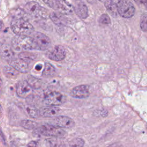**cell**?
I'll return each instance as SVG.
<instances>
[{"instance_id": "31", "label": "cell", "mask_w": 147, "mask_h": 147, "mask_svg": "<svg viewBox=\"0 0 147 147\" xmlns=\"http://www.w3.org/2000/svg\"><path fill=\"white\" fill-rule=\"evenodd\" d=\"M107 114H108V112L106 110H101L100 111V115L103 117H106L107 115Z\"/></svg>"}, {"instance_id": "25", "label": "cell", "mask_w": 147, "mask_h": 147, "mask_svg": "<svg viewBox=\"0 0 147 147\" xmlns=\"http://www.w3.org/2000/svg\"><path fill=\"white\" fill-rule=\"evenodd\" d=\"M84 144V140L79 137L74 138L69 142V147H83Z\"/></svg>"}, {"instance_id": "22", "label": "cell", "mask_w": 147, "mask_h": 147, "mask_svg": "<svg viewBox=\"0 0 147 147\" xmlns=\"http://www.w3.org/2000/svg\"><path fill=\"white\" fill-rule=\"evenodd\" d=\"M55 72L56 69L53 65L49 63H45L42 75L44 76H51L53 75Z\"/></svg>"}, {"instance_id": "5", "label": "cell", "mask_w": 147, "mask_h": 147, "mask_svg": "<svg viewBox=\"0 0 147 147\" xmlns=\"http://www.w3.org/2000/svg\"><path fill=\"white\" fill-rule=\"evenodd\" d=\"M117 5L118 14L122 17L128 18L135 14V7L132 3L128 0H119Z\"/></svg>"}, {"instance_id": "21", "label": "cell", "mask_w": 147, "mask_h": 147, "mask_svg": "<svg viewBox=\"0 0 147 147\" xmlns=\"http://www.w3.org/2000/svg\"><path fill=\"white\" fill-rule=\"evenodd\" d=\"M3 71L5 76L9 78H14L17 77L19 74V72H18L10 65L5 66L3 68Z\"/></svg>"}, {"instance_id": "34", "label": "cell", "mask_w": 147, "mask_h": 147, "mask_svg": "<svg viewBox=\"0 0 147 147\" xmlns=\"http://www.w3.org/2000/svg\"><path fill=\"white\" fill-rule=\"evenodd\" d=\"M107 147H119V146L117 145V144H111V145H109V146H107Z\"/></svg>"}, {"instance_id": "4", "label": "cell", "mask_w": 147, "mask_h": 147, "mask_svg": "<svg viewBox=\"0 0 147 147\" xmlns=\"http://www.w3.org/2000/svg\"><path fill=\"white\" fill-rule=\"evenodd\" d=\"M23 10L25 14L33 18H43L47 15V11H45L46 10L35 1L28 2L25 5Z\"/></svg>"}, {"instance_id": "39", "label": "cell", "mask_w": 147, "mask_h": 147, "mask_svg": "<svg viewBox=\"0 0 147 147\" xmlns=\"http://www.w3.org/2000/svg\"><path fill=\"white\" fill-rule=\"evenodd\" d=\"M111 1H113V0H111Z\"/></svg>"}, {"instance_id": "15", "label": "cell", "mask_w": 147, "mask_h": 147, "mask_svg": "<svg viewBox=\"0 0 147 147\" xmlns=\"http://www.w3.org/2000/svg\"><path fill=\"white\" fill-rule=\"evenodd\" d=\"M0 55L2 59L9 63L14 59V53L12 48L7 44H3L0 48Z\"/></svg>"}, {"instance_id": "33", "label": "cell", "mask_w": 147, "mask_h": 147, "mask_svg": "<svg viewBox=\"0 0 147 147\" xmlns=\"http://www.w3.org/2000/svg\"><path fill=\"white\" fill-rule=\"evenodd\" d=\"M86 1L90 3H94L96 2V0H86Z\"/></svg>"}, {"instance_id": "8", "label": "cell", "mask_w": 147, "mask_h": 147, "mask_svg": "<svg viewBox=\"0 0 147 147\" xmlns=\"http://www.w3.org/2000/svg\"><path fill=\"white\" fill-rule=\"evenodd\" d=\"M30 60H29L20 57L13 59L9 64L18 72L26 74L28 73L30 69Z\"/></svg>"}, {"instance_id": "40", "label": "cell", "mask_w": 147, "mask_h": 147, "mask_svg": "<svg viewBox=\"0 0 147 147\" xmlns=\"http://www.w3.org/2000/svg\"><path fill=\"white\" fill-rule=\"evenodd\" d=\"M74 1H76V0H74Z\"/></svg>"}, {"instance_id": "11", "label": "cell", "mask_w": 147, "mask_h": 147, "mask_svg": "<svg viewBox=\"0 0 147 147\" xmlns=\"http://www.w3.org/2000/svg\"><path fill=\"white\" fill-rule=\"evenodd\" d=\"M16 91L19 97L26 98L32 94L33 88L26 80H21L16 84Z\"/></svg>"}, {"instance_id": "24", "label": "cell", "mask_w": 147, "mask_h": 147, "mask_svg": "<svg viewBox=\"0 0 147 147\" xmlns=\"http://www.w3.org/2000/svg\"><path fill=\"white\" fill-rule=\"evenodd\" d=\"M21 126L28 130L34 129L37 126V123L32 120L24 119L21 121Z\"/></svg>"}, {"instance_id": "6", "label": "cell", "mask_w": 147, "mask_h": 147, "mask_svg": "<svg viewBox=\"0 0 147 147\" xmlns=\"http://www.w3.org/2000/svg\"><path fill=\"white\" fill-rule=\"evenodd\" d=\"M36 42L38 50L44 51L47 50L51 45V41L50 38L42 33L34 31L30 35Z\"/></svg>"}, {"instance_id": "19", "label": "cell", "mask_w": 147, "mask_h": 147, "mask_svg": "<svg viewBox=\"0 0 147 147\" xmlns=\"http://www.w3.org/2000/svg\"><path fill=\"white\" fill-rule=\"evenodd\" d=\"M49 147H66L64 142L61 138H51L47 140Z\"/></svg>"}, {"instance_id": "28", "label": "cell", "mask_w": 147, "mask_h": 147, "mask_svg": "<svg viewBox=\"0 0 147 147\" xmlns=\"http://www.w3.org/2000/svg\"><path fill=\"white\" fill-rule=\"evenodd\" d=\"M99 21L102 24H109L111 22L109 16L106 14H103L100 16L99 18Z\"/></svg>"}, {"instance_id": "26", "label": "cell", "mask_w": 147, "mask_h": 147, "mask_svg": "<svg viewBox=\"0 0 147 147\" xmlns=\"http://www.w3.org/2000/svg\"><path fill=\"white\" fill-rule=\"evenodd\" d=\"M140 25V28L143 32L147 31V13H144L141 16Z\"/></svg>"}, {"instance_id": "10", "label": "cell", "mask_w": 147, "mask_h": 147, "mask_svg": "<svg viewBox=\"0 0 147 147\" xmlns=\"http://www.w3.org/2000/svg\"><path fill=\"white\" fill-rule=\"evenodd\" d=\"M51 122L54 126L65 129H71L73 127L75 124L72 118L65 115L56 116L53 118Z\"/></svg>"}, {"instance_id": "27", "label": "cell", "mask_w": 147, "mask_h": 147, "mask_svg": "<svg viewBox=\"0 0 147 147\" xmlns=\"http://www.w3.org/2000/svg\"><path fill=\"white\" fill-rule=\"evenodd\" d=\"M42 1L46 5H47L51 8L57 11L58 10L60 0H42Z\"/></svg>"}, {"instance_id": "32", "label": "cell", "mask_w": 147, "mask_h": 147, "mask_svg": "<svg viewBox=\"0 0 147 147\" xmlns=\"http://www.w3.org/2000/svg\"><path fill=\"white\" fill-rule=\"evenodd\" d=\"M3 23L2 21L0 20V31L3 29Z\"/></svg>"}, {"instance_id": "38", "label": "cell", "mask_w": 147, "mask_h": 147, "mask_svg": "<svg viewBox=\"0 0 147 147\" xmlns=\"http://www.w3.org/2000/svg\"><path fill=\"white\" fill-rule=\"evenodd\" d=\"M1 84H2V82H1V79H0V87H1Z\"/></svg>"}, {"instance_id": "29", "label": "cell", "mask_w": 147, "mask_h": 147, "mask_svg": "<svg viewBox=\"0 0 147 147\" xmlns=\"http://www.w3.org/2000/svg\"><path fill=\"white\" fill-rule=\"evenodd\" d=\"M26 147H38L37 143L34 141H30L26 145Z\"/></svg>"}, {"instance_id": "37", "label": "cell", "mask_w": 147, "mask_h": 147, "mask_svg": "<svg viewBox=\"0 0 147 147\" xmlns=\"http://www.w3.org/2000/svg\"><path fill=\"white\" fill-rule=\"evenodd\" d=\"M99 1H100L101 2H105L106 0H99Z\"/></svg>"}, {"instance_id": "18", "label": "cell", "mask_w": 147, "mask_h": 147, "mask_svg": "<svg viewBox=\"0 0 147 147\" xmlns=\"http://www.w3.org/2000/svg\"><path fill=\"white\" fill-rule=\"evenodd\" d=\"M105 6L109 12V13L113 16V17H116L118 14V9H117V5L115 4L113 1L111 0H106L105 2Z\"/></svg>"}, {"instance_id": "16", "label": "cell", "mask_w": 147, "mask_h": 147, "mask_svg": "<svg viewBox=\"0 0 147 147\" xmlns=\"http://www.w3.org/2000/svg\"><path fill=\"white\" fill-rule=\"evenodd\" d=\"M20 107L26 115L32 118H37L40 116L39 110L32 105L21 103Z\"/></svg>"}, {"instance_id": "3", "label": "cell", "mask_w": 147, "mask_h": 147, "mask_svg": "<svg viewBox=\"0 0 147 147\" xmlns=\"http://www.w3.org/2000/svg\"><path fill=\"white\" fill-rule=\"evenodd\" d=\"M38 134L47 137L63 138L67 135V132L62 128L51 124L42 125L37 128Z\"/></svg>"}, {"instance_id": "7", "label": "cell", "mask_w": 147, "mask_h": 147, "mask_svg": "<svg viewBox=\"0 0 147 147\" xmlns=\"http://www.w3.org/2000/svg\"><path fill=\"white\" fill-rule=\"evenodd\" d=\"M64 102V95L57 91H53L47 94L44 98V103L48 106H57L62 105Z\"/></svg>"}, {"instance_id": "35", "label": "cell", "mask_w": 147, "mask_h": 147, "mask_svg": "<svg viewBox=\"0 0 147 147\" xmlns=\"http://www.w3.org/2000/svg\"><path fill=\"white\" fill-rule=\"evenodd\" d=\"M11 147H17V146L14 142H11Z\"/></svg>"}, {"instance_id": "17", "label": "cell", "mask_w": 147, "mask_h": 147, "mask_svg": "<svg viewBox=\"0 0 147 147\" xmlns=\"http://www.w3.org/2000/svg\"><path fill=\"white\" fill-rule=\"evenodd\" d=\"M63 14H69L73 12L74 7L67 0H60L59 8L57 10Z\"/></svg>"}, {"instance_id": "2", "label": "cell", "mask_w": 147, "mask_h": 147, "mask_svg": "<svg viewBox=\"0 0 147 147\" xmlns=\"http://www.w3.org/2000/svg\"><path fill=\"white\" fill-rule=\"evenodd\" d=\"M10 27L16 35L30 36L34 31L33 25L24 17H14L11 21Z\"/></svg>"}, {"instance_id": "9", "label": "cell", "mask_w": 147, "mask_h": 147, "mask_svg": "<svg viewBox=\"0 0 147 147\" xmlns=\"http://www.w3.org/2000/svg\"><path fill=\"white\" fill-rule=\"evenodd\" d=\"M47 57L51 60L59 61L63 60L66 56V50L60 45L54 46L47 53Z\"/></svg>"}, {"instance_id": "12", "label": "cell", "mask_w": 147, "mask_h": 147, "mask_svg": "<svg viewBox=\"0 0 147 147\" xmlns=\"http://www.w3.org/2000/svg\"><path fill=\"white\" fill-rule=\"evenodd\" d=\"M89 86L82 84L74 87L70 92V95L77 99H84L90 95Z\"/></svg>"}, {"instance_id": "30", "label": "cell", "mask_w": 147, "mask_h": 147, "mask_svg": "<svg viewBox=\"0 0 147 147\" xmlns=\"http://www.w3.org/2000/svg\"><path fill=\"white\" fill-rule=\"evenodd\" d=\"M134 1L138 3V4H141V5H145L147 2L146 0H134Z\"/></svg>"}, {"instance_id": "1", "label": "cell", "mask_w": 147, "mask_h": 147, "mask_svg": "<svg viewBox=\"0 0 147 147\" xmlns=\"http://www.w3.org/2000/svg\"><path fill=\"white\" fill-rule=\"evenodd\" d=\"M11 46L17 52L38 50L36 42L30 36L16 35L11 40Z\"/></svg>"}, {"instance_id": "13", "label": "cell", "mask_w": 147, "mask_h": 147, "mask_svg": "<svg viewBox=\"0 0 147 147\" xmlns=\"http://www.w3.org/2000/svg\"><path fill=\"white\" fill-rule=\"evenodd\" d=\"M61 110L57 106H47L41 107L39 110V113L40 115L42 117H55L58 116L60 113Z\"/></svg>"}, {"instance_id": "20", "label": "cell", "mask_w": 147, "mask_h": 147, "mask_svg": "<svg viewBox=\"0 0 147 147\" xmlns=\"http://www.w3.org/2000/svg\"><path fill=\"white\" fill-rule=\"evenodd\" d=\"M26 81L33 89H38L41 87L42 84V82L40 79L36 78L32 75H30L28 77Z\"/></svg>"}, {"instance_id": "36", "label": "cell", "mask_w": 147, "mask_h": 147, "mask_svg": "<svg viewBox=\"0 0 147 147\" xmlns=\"http://www.w3.org/2000/svg\"><path fill=\"white\" fill-rule=\"evenodd\" d=\"M3 110V109H2V107L1 106V105L0 104V112H2Z\"/></svg>"}, {"instance_id": "14", "label": "cell", "mask_w": 147, "mask_h": 147, "mask_svg": "<svg viewBox=\"0 0 147 147\" xmlns=\"http://www.w3.org/2000/svg\"><path fill=\"white\" fill-rule=\"evenodd\" d=\"M74 10L76 15L80 18H86L88 15V8L86 5L80 0L75 1V3L73 5Z\"/></svg>"}, {"instance_id": "23", "label": "cell", "mask_w": 147, "mask_h": 147, "mask_svg": "<svg viewBox=\"0 0 147 147\" xmlns=\"http://www.w3.org/2000/svg\"><path fill=\"white\" fill-rule=\"evenodd\" d=\"M62 14L60 13L52 12L49 14V18L52 22L56 25H62L64 21V18L62 17Z\"/></svg>"}]
</instances>
